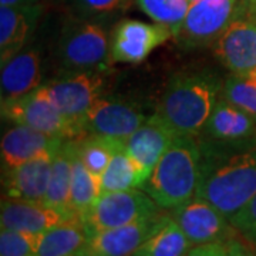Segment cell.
<instances>
[{"mask_svg":"<svg viewBox=\"0 0 256 256\" xmlns=\"http://www.w3.org/2000/svg\"><path fill=\"white\" fill-rule=\"evenodd\" d=\"M48 97L58 110L82 131V122L94 102L102 92L104 80L98 72H67L48 84H44Z\"/></svg>","mask_w":256,"mask_h":256,"instance_id":"ba28073f","label":"cell"},{"mask_svg":"<svg viewBox=\"0 0 256 256\" xmlns=\"http://www.w3.org/2000/svg\"><path fill=\"white\" fill-rule=\"evenodd\" d=\"M178 132L158 112L148 117L142 126L126 141V151L134 158L142 172L148 176L172 144Z\"/></svg>","mask_w":256,"mask_h":256,"instance_id":"2e32d148","label":"cell"},{"mask_svg":"<svg viewBox=\"0 0 256 256\" xmlns=\"http://www.w3.org/2000/svg\"><path fill=\"white\" fill-rule=\"evenodd\" d=\"M131 256H136V255H131Z\"/></svg>","mask_w":256,"mask_h":256,"instance_id":"8d00e7d4","label":"cell"},{"mask_svg":"<svg viewBox=\"0 0 256 256\" xmlns=\"http://www.w3.org/2000/svg\"><path fill=\"white\" fill-rule=\"evenodd\" d=\"M58 60L67 72H98L110 68L111 42L104 23L72 16L58 38Z\"/></svg>","mask_w":256,"mask_h":256,"instance_id":"277c9868","label":"cell"},{"mask_svg":"<svg viewBox=\"0 0 256 256\" xmlns=\"http://www.w3.org/2000/svg\"><path fill=\"white\" fill-rule=\"evenodd\" d=\"M172 32L158 23L141 20H121L111 37L112 62L127 64L142 63L151 52L165 43Z\"/></svg>","mask_w":256,"mask_h":256,"instance_id":"9c48e42d","label":"cell"},{"mask_svg":"<svg viewBox=\"0 0 256 256\" xmlns=\"http://www.w3.org/2000/svg\"><path fill=\"white\" fill-rule=\"evenodd\" d=\"M198 137L202 138L201 142L205 146L236 148L250 138H256V118L220 96Z\"/></svg>","mask_w":256,"mask_h":256,"instance_id":"8fae6325","label":"cell"},{"mask_svg":"<svg viewBox=\"0 0 256 256\" xmlns=\"http://www.w3.org/2000/svg\"><path fill=\"white\" fill-rule=\"evenodd\" d=\"M158 214H161L158 204L146 191L128 190L101 192L98 200L80 220L92 235L100 230L146 220Z\"/></svg>","mask_w":256,"mask_h":256,"instance_id":"8992f818","label":"cell"},{"mask_svg":"<svg viewBox=\"0 0 256 256\" xmlns=\"http://www.w3.org/2000/svg\"><path fill=\"white\" fill-rule=\"evenodd\" d=\"M72 154L73 140L64 141L57 150L52 166L50 182L47 188L44 204L50 208L64 214L67 218H77L70 206V188H72Z\"/></svg>","mask_w":256,"mask_h":256,"instance_id":"7402d4cb","label":"cell"},{"mask_svg":"<svg viewBox=\"0 0 256 256\" xmlns=\"http://www.w3.org/2000/svg\"><path fill=\"white\" fill-rule=\"evenodd\" d=\"M136 3L154 23L170 28L172 37L178 34L191 8V0H136Z\"/></svg>","mask_w":256,"mask_h":256,"instance_id":"4316f807","label":"cell"},{"mask_svg":"<svg viewBox=\"0 0 256 256\" xmlns=\"http://www.w3.org/2000/svg\"><path fill=\"white\" fill-rule=\"evenodd\" d=\"M90 232L80 218H73L42 234L36 256H86Z\"/></svg>","mask_w":256,"mask_h":256,"instance_id":"44dd1931","label":"cell"},{"mask_svg":"<svg viewBox=\"0 0 256 256\" xmlns=\"http://www.w3.org/2000/svg\"><path fill=\"white\" fill-rule=\"evenodd\" d=\"M77 156L92 174L101 176L104 170L111 161L114 152L126 146V142L114 138L101 137L94 134H87L84 137L74 140Z\"/></svg>","mask_w":256,"mask_h":256,"instance_id":"484cf974","label":"cell"},{"mask_svg":"<svg viewBox=\"0 0 256 256\" xmlns=\"http://www.w3.org/2000/svg\"><path fill=\"white\" fill-rule=\"evenodd\" d=\"M2 116L14 124L28 126L60 140H78L82 132L48 97L44 84L18 98L2 100Z\"/></svg>","mask_w":256,"mask_h":256,"instance_id":"5b68a950","label":"cell"},{"mask_svg":"<svg viewBox=\"0 0 256 256\" xmlns=\"http://www.w3.org/2000/svg\"><path fill=\"white\" fill-rule=\"evenodd\" d=\"M255 74H256V72H255Z\"/></svg>","mask_w":256,"mask_h":256,"instance_id":"74e56055","label":"cell"},{"mask_svg":"<svg viewBox=\"0 0 256 256\" xmlns=\"http://www.w3.org/2000/svg\"><path fill=\"white\" fill-rule=\"evenodd\" d=\"M229 222L236 229V232L249 240L256 249V195L245 208H242L235 216H232Z\"/></svg>","mask_w":256,"mask_h":256,"instance_id":"4dcf8cb0","label":"cell"},{"mask_svg":"<svg viewBox=\"0 0 256 256\" xmlns=\"http://www.w3.org/2000/svg\"><path fill=\"white\" fill-rule=\"evenodd\" d=\"M42 235L2 228L0 256H36Z\"/></svg>","mask_w":256,"mask_h":256,"instance_id":"f546056e","label":"cell"},{"mask_svg":"<svg viewBox=\"0 0 256 256\" xmlns=\"http://www.w3.org/2000/svg\"><path fill=\"white\" fill-rule=\"evenodd\" d=\"M100 180L102 192L128 191L142 188L146 181L141 166L126 151V146L114 152L107 168L101 174Z\"/></svg>","mask_w":256,"mask_h":256,"instance_id":"603a6c76","label":"cell"},{"mask_svg":"<svg viewBox=\"0 0 256 256\" xmlns=\"http://www.w3.org/2000/svg\"><path fill=\"white\" fill-rule=\"evenodd\" d=\"M214 53L232 74L256 72V18L242 14L214 43Z\"/></svg>","mask_w":256,"mask_h":256,"instance_id":"4fadbf2b","label":"cell"},{"mask_svg":"<svg viewBox=\"0 0 256 256\" xmlns=\"http://www.w3.org/2000/svg\"><path fill=\"white\" fill-rule=\"evenodd\" d=\"M201 148V180L195 196L230 220L256 195V146L238 152H225L202 142Z\"/></svg>","mask_w":256,"mask_h":256,"instance_id":"6da1fadb","label":"cell"},{"mask_svg":"<svg viewBox=\"0 0 256 256\" xmlns=\"http://www.w3.org/2000/svg\"><path fill=\"white\" fill-rule=\"evenodd\" d=\"M68 220L70 218L64 214L47 206L44 202L23 201L6 196L2 200V228L42 235Z\"/></svg>","mask_w":256,"mask_h":256,"instance_id":"e0dca14e","label":"cell"},{"mask_svg":"<svg viewBox=\"0 0 256 256\" xmlns=\"http://www.w3.org/2000/svg\"><path fill=\"white\" fill-rule=\"evenodd\" d=\"M220 97L256 118V74H232L222 84Z\"/></svg>","mask_w":256,"mask_h":256,"instance_id":"83f0119b","label":"cell"},{"mask_svg":"<svg viewBox=\"0 0 256 256\" xmlns=\"http://www.w3.org/2000/svg\"><path fill=\"white\" fill-rule=\"evenodd\" d=\"M202 171L201 142L178 134L148 176L142 190L162 210H174L195 196Z\"/></svg>","mask_w":256,"mask_h":256,"instance_id":"7a4b0ae2","label":"cell"},{"mask_svg":"<svg viewBox=\"0 0 256 256\" xmlns=\"http://www.w3.org/2000/svg\"><path fill=\"white\" fill-rule=\"evenodd\" d=\"M246 2V12L245 14L256 18V0H245Z\"/></svg>","mask_w":256,"mask_h":256,"instance_id":"e575fe53","label":"cell"},{"mask_svg":"<svg viewBox=\"0 0 256 256\" xmlns=\"http://www.w3.org/2000/svg\"><path fill=\"white\" fill-rule=\"evenodd\" d=\"M195 2H198V0H191V3H195Z\"/></svg>","mask_w":256,"mask_h":256,"instance_id":"d590c367","label":"cell"},{"mask_svg":"<svg viewBox=\"0 0 256 256\" xmlns=\"http://www.w3.org/2000/svg\"><path fill=\"white\" fill-rule=\"evenodd\" d=\"M2 6H36L43 4V0H0Z\"/></svg>","mask_w":256,"mask_h":256,"instance_id":"836d02e7","label":"cell"},{"mask_svg":"<svg viewBox=\"0 0 256 256\" xmlns=\"http://www.w3.org/2000/svg\"><path fill=\"white\" fill-rule=\"evenodd\" d=\"M225 240L196 245L195 248L190 249L185 256H228V248H226Z\"/></svg>","mask_w":256,"mask_h":256,"instance_id":"d6a6232c","label":"cell"},{"mask_svg":"<svg viewBox=\"0 0 256 256\" xmlns=\"http://www.w3.org/2000/svg\"><path fill=\"white\" fill-rule=\"evenodd\" d=\"M43 13V4L0 6V63L22 52Z\"/></svg>","mask_w":256,"mask_h":256,"instance_id":"ac0fdd59","label":"cell"},{"mask_svg":"<svg viewBox=\"0 0 256 256\" xmlns=\"http://www.w3.org/2000/svg\"><path fill=\"white\" fill-rule=\"evenodd\" d=\"M170 215L180 225L192 245L225 240L234 229L224 214L200 196H194L171 210Z\"/></svg>","mask_w":256,"mask_h":256,"instance_id":"30bf717a","label":"cell"},{"mask_svg":"<svg viewBox=\"0 0 256 256\" xmlns=\"http://www.w3.org/2000/svg\"><path fill=\"white\" fill-rule=\"evenodd\" d=\"M64 140L47 136L34 128L16 124L2 137V162L3 171L26 162L38 154L57 150Z\"/></svg>","mask_w":256,"mask_h":256,"instance_id":"ffe728a7","label":"cell"},{"mask_svg":"<svg viewBox=\"0 0 256 256\" xmlns=\"http://www.w3.org/2000/svg\"><path fill=\"white\" fill-rule=\"evenodd\" d=\"M57 150L44 151L23 164L3 171L4 196L23 201H44Z\"/></svg>","mask_w":256,"mask_h":256,"instance_id":"9a60e30c","label":"cell"},{"mask_svg":"<svg viewBox=\"0 0 256 256\" xmlns=\"http://www.w3.org/2000/svg\"><path fill=\"white\" fill-rule=\"evenodd\" d=\"M245 12V0H198L191 3L175 40L185 48L214 44Z\"/></svg>","mask_w":256,"mask_h":256,"instance_id":"52a82bcc","label":"cell"},{"mask_svg":"<svg viewBox=\"0 0 256 256\" xmlns=\"http://www.w3.org/2000/svg\"><path fill=\"white\" fill-rule=\"evenodd\" d=\"M132 0H64L73 16L101 23L126 12Z\"/></svg>","mask_w":256,"mask_h":256,"instance_id":"f1b7e54d","label":"cell"},{"mask_svg":"<svg viewBox=\"0 0 256 256\" xmlns=\"http://www.w3.org/2000/svg\"><path fill=\"white\" fill-rule=\"evenodd\" d=\"M42 56L37 48L24 47L2 66V100L18 98L42 86Z\"/></svg>","mask_w":256,"mask_h":256,"instance_id":"d6986e66","label":"cell"},{"mask_svg":"<svg viewBox=\"0 0 256 256\" xmlns=\"http://www.w3.org/2000/svg\"><path fill=\"white\" fill-rule=\"evenodd\" d=\"M148 117L137 107L120 100L100 97L82 122L84 136L94 134L126 142Z\"/></svg>","mask_w":256,"mask_h":256,"instance_id":"7c38bea8","label":"cell"},{"mask_svg":"<svg viewBox=\"0 0 256 256\" xmlns=\"http://www.w3.org/2000/svg\"><path fill=\"white\" fill-rule=\"evenodd\" d=\"M192 242L171 215L146 242L132 254L136 256H185Z\"/></svg>","mask_w":256,"mask_h":256,"instance_id":"d4e9b609","label":"cell"},{"mask_svg":"<svg viewBox=\"0 0 256 256\" xmlns=\"http://www.w3.org/2000/svg\"><path fill=\"white\" fill-rule=\"evenodd\" d=\"M168 218L166 214L96 232L90 236L86 256H131Z\"/></svg>","mask_w":256,"mask_h":256,"instance_id":"5bb4252c","label":"cell"},{"mask_svg":"<svg viewBox=\"0 0 256 256\" xmlns=\"http://www.w3.org/2000/svg\"><path fill=\"white\" fill-rule=\"evenodd\" d=\"M100 176L94 175L82 164L77 156L73 140V154H72V188H70V206L77 218L82 215L94 205L101 195Z\"/></svg>","mask_w":256,"mask_h":256,"instance_id":"cb8c5ba5","label":"cell"},{"mask_svg":"<svg viewBox=\"0 0 256 256\" xmlns=\"http://www.w3.org/2000/svg\"><path fill=\"white\" fill-rule=\"evenodd\" d=\"M225 242H226V248H228V256H256L255 246L242 235L239 238L232 232Z\"/></svg>","mask_w":256,"mask_h":256,"instance_id":"1f68e13d","label":"cell"},{"mask_svg":"<svg viewBox=\"0 0 256 256\" xmlns=\"http://www.w3.org/2000/svg\"><path fill=\"white\" fill-rule=\"evenodd\" d=\"M220 78L206 72L174 76L158 107V114L178 134L198 137L222 92Z\"/></svg>","mask_w":256,"mask_h":256,"instance_id":"3957f363","label":"cell"}]
</instances>
